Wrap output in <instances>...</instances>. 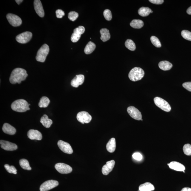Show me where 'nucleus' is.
Segmentation results:
<instances>
[{"instance_id":"obj_1","label":"nucleus","mask_w":191,"mask_h":191,"mask_svg":"<svg viewBox=\"0 0 191 191\" xmlns=\"http://www.w3.org/2000/svg\"><path fill=\"white\" fill-rule=\"evenodd\" d=\"M27 76L28 74L25 70L21 68H16L11 73L9 81L13 84H20L22 81L26 79Z\"/></svg>"},{"instance_id":"obj_2","label":"nucleus","mask_w":191,"mask_h":191,"mask_svg":"<svg viewBox=\"0 0 191 191\" xmlns=\"http://www.w3.org/2000/svg\"><path fill=\"white\" fill-rule=\"evenodd\" d=\"M29 105L25 100L20 99L14 101L11 105V108L13 110L18 112H24L30 110Z\"/></svg>"},{"instance_id":"obj_3","label":"nucleus","mask_w":191,"mask_h":191,"mask_svg":"<svg viewBox=\"0 0 191 191\" xmlns=\"http://www.w3.org/2000/svg\"><path fill=\"white\" fill-rule=\"evenodd\" d=\"M144 72L142 68L139 67H135L132 69L130 72L129 77L131 81H140L144 77Z\"/></svg>"},{"instance_id":"obj_4","label":"nucleus","mask_w":191,"mask_h":191,"mask_svg":"<svg viewBox=\"0 0 191 191\" xmlns=\"http://www.w3.org/2000/svg\"><path fill=\"white\" fill-rule=\"evenodd\" d=\"M49 46L47 44H44L38 51L36 59L38 62H44L45 61L46 59L49 52Z\"/></svg>"},{"instance_id":"obj_5","label":"nucleus","mask_w":191,"mask_h":191,"mask_svg":"<svg viewBox=\"0 0 191 191\" xmlns=\"http://www.w3.org/2000/svg\"><path fill=\"white\" fill-rule=\"evenodd\" d=\"M155 104L161 110L166 112H169L171 110L170 104L167 101L159 97H156L154 98Z\"/></svg>"},{"instance_id":"obj_6","label":"nucleus","mask_w":191,"mask_h":191,"mask_svg":"<svg viewBox=\"0 0 191 191\" xmlns=\"http://www.w3.org/2000/svg\"><path fill=\"white\" fill-rule=\"evenodd\" d=\"M58 182L56 181L50 180L45 181L40 187L41 191H48L58 186Z\"/></svg>"},{"instance_id":"obj_7","label":"nucleus","mask_w":191,"mask_h":191,"mask_svg":"<svg viewBox=\"0 0 191 191\" xmlns=\"http://www.w3.org/2000/svg\"><path fill=\"white\" fill-rule=\"evenodd\" d=\"M7 18L9 24L14 27L20 26L22 23L21 19L16 15L10 13L7 15Z\"/></svg>"},{"instance_id":"obj_8","label":"nucleus","mask_w":191,"mask_h":191,"mask_svg":"<svg viewBox=\"0 0 191 191\" xmlns=\"http://www.w3.org/2000/svg\"><path fill=\"white\" fill-rule=\"evenodd\" d=\"M32 37V34L31 32H26L17 36L16 39L19 43L26 44L31 40Z\"/></svg>"},{"instance_id":"obj_9","label":"nucleus","mask_w":191,"mask_h":191,"mask_svg":"<svg viewBox=\"0 0 191 191\" xmlns=\"http://www.w3.org/2000/svg\"><path fill=\"white\" fill-rule=\"evenodd\" d=\"M85 28L83 26H79L74 30L71 37L72 42L76 43L79 41L82 34L84 33Z\"/></svg>"},{"instance_id":"obj_10","label":"nucleus","mask_w":191,"mask_h":191,"mask_svg":"<svg viewBox=\"0 0 191 191\" xmlns=\"http://www.w3.org/2000/svg\"><path fill=\"white\" fill-rule=\"evenodd\" d=\"M76 118L78 121L84 124L89 123L92 120V116L88 113L82 111L77 114Z\"/></svg>"},{"instance_id":"obj_11","label":"nucleus","mask_w":191,"mask_h":191,"mask_svg":"<svg viewBox=\"0 0 191 191\" xmlns=\"http://www.w3.org/2000/svg\"><path fill=\"white\" fill-rule=\"evenodd\" d=\"M55 168L58 172L61 174H68L71 173L72 171V168L67 164L58 163L55 165Z\"/></svg>"},{"instance_id":"obj_12","label":"nucleus","mask_w":191,"mask_h":191,"mask_svg":"<svg viewBox=\"0 0 191 191\" xmlns=\"http://www.w3.org/2000/svg\"><path fill=\"white\" fill-rule=\"evenodd\" d=\"M127 112L129 115L133 119L138 120L142 119V115L141 112L135 107H129L127 109Z\"/></svg>"},{"instance_id":"obj_13","label":"nucleus","mask_w":191,"mask_h":191,"mask_svg":"<svg viewBox=\"0 0 191 191\" xmlns=\"http://www.w3.org/2000/svg\"><path fill=\"white\" fill-rule=\"evenodd\" d=\"M57 144L59 148L63 152L70 154H72L73 153V150L72 147L68 143L62 140H60L58 141Z\"/></svg>"},{"instance_id":"obj_14","label":"nucleus","mask_w":191,"mask_h":191,"mask_svg":"<svg viewBox=\"0 0 191 191\" xmlns=\"http://www.w3.org/2000/svg\"><path fill=\"white\" fill-rule=\"evenodd\" d=\"M0 144L1 148L5 150L14 151L18 149V146L16 144L4 140H1Z\"/></svg>"},{"instance_id":"obj_15","label":"nucleus","mask_w":191,"mask_h":191,"mask_svg":"<svg viewBox=\"0 0 191 191\" xmlns=\"http://www.w3.org/2000/svg\"><path fill=\"white\" fill-rule=\"evenodd\" d=\"M27 136L31 140H41L42 138L41 133L37 130H30L28 132Z\"/></svg>"},{"instance_id":"obj_16","label":"nucleus","mask_w":191,"mask_h":191,"mask_svg":"<svg viewBox=\"0 0 191 191\" xmlns=\"http://www.w3.org/2000/svg\"><path fill=\"white\" fill-rule=\"evenodd\" d=\"M34 9L37 14L41 18L44 16V11L41 1L40 0H35L34 2Z\"/></svg>"},{"instance_id":"obj_17","label":"nucleus","mask_w":191,"mask_h":191,"mask_svg":"<svg viewBox=\"0 0 191 191\" xmlns=\"http://www.w3.org/2000/svg\"><path fill=\"white\" fill-rule=\"evenodd\" d=\"M115 164V162L114 160H110L106 162L102 168V173L103 175H107L110 172L112 171Z\"/></svg>"},{"instance_id":"obj_18","label":"nucleus","mask_w":191,"mask_h":191,"mask_svg":"<svg viewBox=\"0 0 191 191\" xmlns=\"http://www.w3.org/2000/svg\"><path fill=\"white\" fill-rule=\"evenodd\" d=\"M84 76L82 74L76 75L71 81V85L73 87H78L83 84L84 81Z\"/></svg>"},{"instance_id":"obj_19","label":"nucleus","mask_w":191,"mask_h":191,"mask_svg":"<svg viewBox=\"0 0 191 191\" xmlns=\"http://www.w3.org/2000/svg\"><path fill=\"white\" fill-rule=\"evenodd\" d=\"M168 165L171 169L178 171H184L185 170V167L184 165L179 162L176 161L171 162Z\"/></svg>"},{"instance_id":"obj_20","label":"nucleus","mask_w":191,"mask_h":191,"mask_svg":"<svg viewBox=\"0 0 191 191\" xmlns=\"http://www.w3.org/2000/svg\"><path fill=\"white\" fill-rule=\"evenodd\" d=\"M3 132L10 135H14L16 132L15 128L8 123H5L2 127Z\"/></svg>"},{"instance_id":"obj_21","label":"nucleus","mask_w":191,"mask_h":191,"mask_svg":"<svg viewBox=\"0 0 191 191\" xmlns=\"http://www.w3.org/2000/svg\"><path fill=\"white\" fill-rule=\"evenodd\" d=\"M101 39L103 42H106L110 39V35L109 30L106 28H102L100 30Z\"/></svg>"},{"instance_id":"obj_22","label":"nucleus","mask_w":191,"mask_h":191,"mask_svg":"<svg viewBox=\"0 0 191 191\" xmlns=\"http://www.w3.org/2000/svg\"><path fill=\"white\" fill-rule=\"evenodd\" d=\"M40 122L42 124L44 127L47 128L50 127L52 125L53 122L52 120L49 119L47 115H44L41 118Z\"/></svg>"},{"instance_id":"obj_23","label":"nucleus","mask_w":191,"mask_h":191,"mask_svg":"<svg viewBox=\"0 0 191 191\" xmlns=\"http://www.w3.org/2000/svg\"><path fill=\"white\" fill-rule=\"evenodd\" d=\"M107 150L110 153H113L116 149L115 139L112 138L110 139L106 145Z\"/></svg>"},{"instance_id":"obj_24","label":"nucleus","mask_w":191,"mask_h":191,"mask_svg":"<svg viewBox=\"0 0 191 191\" xmlns=\"http://www.w3.org/2000/svg\"><path fill=\"white\" fill-rule=\"evenodd\" d=\"M155 190L154 187L151 183L146 182L141 184L139 187L140 191H152Z\"/></svg>"},{"instance_id":"obj_25","label":"nucleus","mask_w":191,"mask_h":191,"mask_svg":"<svg viewBox=\"0 0 191 191\" xmlns=\"http://www.w3.org/2000/svg\"><path fill=\"white\" fill-rule=\"evenodd\" d=\"M172 66V64L170 62L166 61H162L158 64L160 68L165 71L170 70Z\"/></svg>"},{"instance_id":"obj_26","label":"nucleus","mask_w":191,"mask_h":191,"mask_svg":"<svg viewBox=\"0 0 191 191\" xmlns=\"http://www.w3.org/2000/svg\"><path fill=\"white\" fill-rule=\"evenodd\" d=\"M96 46L95 44L92 41H89L86 46L84 49V52L86 54H90L94 51Z\"/></svg>"},{"instance_id":"obj_27","label":"nucleus","mask_w":191,"mask_h":191,"mask_svg":"<svg viewBox=\"0 0 191 191\" xmlns=\"http://www.w3.org/2000/svg\"><path fill=\"white\" fill-rule=\"evenodd\" d=\"M151 9L148 7H141L138 10V13L139 15L143 17L148 16L152 11Z\"/></svg>"},{"instance_id":"obj_28","label":"nucleus","mask_w":191,"mask_h":191,"mask_svg":"<svg viewBox=\"0 0 191 191\" xmlns=\"http://www.w3.org/2000/svg\"><path fill=\"white\" fill-rule=\"evenodd\" d=\"M131 27L135 29H140L144 25V23L140 20H133L130 24Z\"/></svg>"},{"instance_id":"obj_29","label":"nucleus","mask_w":191,"mask_h":191,"mask_svg":"<svg viewBox=\"0 0 191 191\" xmlns=\"http://www.w3.org/2000/svg\"><path fill=\"white\" fill-rule=\"evenodd\" d=\"M50 100L48 97L45 96L42 97L39 103V106L40 108H46L48 106Z\"/></svg>"},{"instance_id":"obj_30","label":"nucleus","mask_w":191,"mask_h":191,"mask_svg":"<svg viewBox=\"0 0 191 191\" xmlns=\"http://www.w3.org/2000/svg\"><path fill=\"white\" fill-rule=\"evenodd\" d=\"M19 164L21 167L23 169L27 170H31V168L30 167L29 163L27 160L26 159H21L19 161Z\"/></svg>"},{"instance_id":"obj_31","label":"nucleus","mask_w":191,"mask_h":191,"mask_svg":"<svg viewBox=\"0 0 191 191\" xmlns=\"http://www.w3.org/2000/svg\"><path fill=\"white\" fill-rule=\"evenodd\" d=\"M125 45L126 47L130 50L134 51L136 49L135 43L131 39H129L125 41Z\"/></svg>"},{"instance_id":"obj_32","label":"nucleus","mask_w":191,"mask_h":191,"mask_svg":"<svg viewBox=\"0 0 191 191\" xmlns=\"http://www.w3.org/2000/svg\"><path fill=\"white\" fill-rule=\"evenodd\" d=\"M151 41L153 45L157 47H160L161 46V43L158 39V38L155 36H153L150 38Z\"/></svg>"},{"instance_id":"obj_33","label":"nucleus","mask_w":191,"mask_h":191,"mask_svg":"<svg viewBox=\"0 0 191 191\" xmlns=\"http://www.w3.org/2000/svg\"><path fill=\"white\" fill-rule=\"evenodd\" d=\"M4 167L9 173L16 174L17 170L14 166H10L8 164H5L4 165Z\"/></svg>"},{"instance_id":"obj_34","label":"nucleus","mask_w":191,"mask_h":191,"mask_svg":"<svg viewBox=\"0 0 191 191\" xmlns=\"http://www.w3.org/2000/svg\"><path fill=\"white\" fill-rule=\"evenodd\" d=\"M182 37L188 41H191V32L187 30H183L181 32Z\"/></svg>"},{"instance_id":"obj_35","label":"nucleus","mask_w":191,"mask_h":191,"mask_svg":"<svg viewBox=\"0 0 191 191\" xmlns=\"http://www.w3.org/2000/svg\"><path fill=\"white\" fill-rule=\"evenodd\" d=\"M79 16V14L77 13L75 11H71L68 14V18L70 21H74L76 20Z\"/></svg>"},{"instance_id":"obj_36","label":"nucleus","mask_w":191,"mask_h":191,"mask_svg":"<svg viewBox=\"0 0 191 191\" xmlns=\"http://www.w3.org/2000/svg\"><path fill=\"white\" fill-rule=\"evenodd\" d=\"M183 151L184 153L187 155H191V145L190 144H185L183 146Z\"/></svg>"},{"instance_id":"obj_37","label":"nucleus","mask_w":191,"mask_h":191,"mask_svg":"<svg viewBox=\"0 0 191 191\" xmlns=\"http://www.w3.org/2000/svg\"><path fill=\"white\" fill-rule=\"evenodd\" d=\"M104 15L107 20L110 21L112 20V16L111 11L110 10L106 9L104 11Z\"/></svg>"},{"instance_id":"obj_38","label":"nucleus","mask_w":191,"mask_h":191,"mask_svg":"<svg viewBox=\"0 0 191 191\" xmlns=\"http://www.w3.org/2000/svg\"><path fill=\"white\" fill-rule=\"evenodd\" d=\"M133 157L135 160L141 161L143 158L142 155L139 153H135L133 154Z\"/></svg>"},{"instance_id":"obj_39","label":"nucleus","mask_w":191,"mask_h":191,"mask_svg":"<svg viewBox=\"0 0 191 191\" xmlns=\"http://www.w3.org/2000/svg\"><path fill=\"white\" fill-rule=\"evenodd\" d=\"M56 16L57 18H62L65 15L64 13L62 10L58 9L56 11Z\"/></svg>"},{"instance_id":"obj_40","label":"nucleus","mask_w":191,"mask_h":191,"mask_svg":"<svg viewBox=\"0 0 191 191\" xmlns=\"http://www.w3.org/2000/svg\"><path fill=\"white\" fill-rule=\"evenodd\" d=\"M183 87L187 90L191 92V82H186L183 83Z\"/></svg>"},{"instance_id":"obj_41","label":"nucleus","mask_w":191,"mask_h":191,"mask_svg":"<svg viewBox=\"0 0 191 191\" xmlns=\"http://www.w3.org/2000/svg\"><path fill=\"white\" fill-rule=\"evenodd\" d=\"M150 2L156 4H161L164 3L163 0H150Z\"/></svg>"},{"instance_id":"obj_42","label":"nucleus","mask_w":191,"mask_h":191,"mask_svg":"<svg viewBox=\"0 0 191 191\" xmlns=\"http://www.w3.org/2000/svg\"><path fill=\"white\" fill-rule=\"evenodd\" d=\"M181 191H191V188H188V187H186L182 189Z\"/></svg>"},{"instance_id":"obj_43","label":"nucleus","mask_w":191,"mask_h":191,"mask_svg":"<svg viewBox=\"0 0 191 191\" xmlns=\"http://www.w3.org/2000/svg\"><path fill=\"white\" fill-rule=\"evenodd\" d=\"M187 14L191 15V7H189L188 9H187Z\"/></svg>"},{"instance_id":"obj_44","label":"nucleus","mask_w":191,"mask_h":191,"mask_svg":"<svg viewBox=\"0 0 191 191\" xmlns=\"http://www.w3.org/2000/svg\"><path fill=\"white\" fill-rule=\"evenodd\" d=\"M23 1H22V0H16V1H16L19 5Z\"/></svg>"},{"instance_id":"obj_45","label":"nucleus","mask_w":191,"mask_h":191,"mask_svg":"<svg viewBox=\"0 0 191 191\" xmlns=\"http://www.w3.org/2000/svg\"><path fill=\"white\" fill-rule=\"evenodd\" d=\"M153 13V11H152L151 12V13Z\"/></svg>"},{"instance_id":"obj_46","label":"nucleus","mask_w":191,"mask_h":191,"mask_svg":"<svg viewBox=\"0 0 191 191\" xmlns=\"http://www.w3.org/2000/svg\"><path fill=\"white\" fill-rule=\"evenodd\" d=\"M138 191H140V190H138Z\"/></svg>"}]
</instances>
